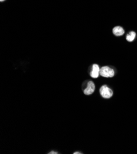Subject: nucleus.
<instances>
[{
	"instance_id": "obj_9",
	"label": "nucleus",
	"mask_w": 137,
	"mask_h": 154,
	"mask_svg": "<svg viewBox=\"0 0 137 154\" xmlns=\"http://www.w3.org/2000/svg\"><path fill=\"white\" fill-rule=\"evenodd\" d=\"M4 1H5V0H0V2H3Z\"/></svg>"
},
{
	"instance_id": "obj_5",
	"label": "nucleus",
	"mask_w": 137,
	"mask_h": 154,
	"mask_svg": "<svg viewBox=\"0 0 137 154\" xmlns=\"http://www.w3.org/2000/svg\"><path fill=\"white\" fill-rule=\"evenodd\" d=\"M113 33L116 36H121L124 35L125 30L120 26H116L113 29Z\"/></svg>"
},
{
	"instance_id": "obj_8",
	"label": "nucleus",
	"mask_w": 137,
	"mask_h": 154,
	"mask_svg": "<svg viewBox=\"0 0 137 154\" xmlns=\"http://www.w3.org/2000/svg\"><path fill=\"white\" fill-rule=\"evenodd\" d=\"M73 153H74V154H77V153H78V154H82L83 153H81V152H74Z\"/></svg>"
},
{
	"instance_id": "obj_6",
	"label": "nucleus",
	"mask_w": 137,
	"mask_h": 154,
	"mask_svg": "<svg viewBox=\"0 0 137 154\" xmlns=\"http://www.w3.org/2000/svg\"><path fill=\"white\" fill-rule=\"evenodd\" d=\"M136 34L135 32H130L127 35H126V40L128 41V42H132L135 40V38H136Z\"/></svg>"
},
{
	"instance_id": "obj_3",
	"label": "nucleus",
	"mask_w": 137,
	"mask_h": 154,
	"mask_svg": "<svg viewBox=\"0 0 137 154\" xmlns=\"http://www.w3.org/2000/svg\"><path fill=\"white\" fill-rule=\"evenodd\" d=\"M95 90V85L93 81H89L87 84L86 88L84 90V94L85 95H92Z\"/></svg>"
},
{
	"instance_id": "obj_2",
	"label": "nucleus",
	"mask_w": 137,
	"mask_h": 154,
	"mask_svg": "<svg viewBox=\"0 0 137 154\" xmlns=\"http://www.w3.org/2000/svg\"><path fill=\"white\" fill-rule=\"evenodd\" d=\"M115 75V71L113 69L108 66H104L100 68V75L105 78H112Z\"/></svg>"
},
{
	"instance_id": "obj_1",
	"label": "nucleus",
	"mask_w": 137,
	"mask_h": 154,
	"mask_svg": "<svg viewBox=\"0 0 137 154\" xmlns=\"http://www.w3.org/2000/svg\"><path fill=\"white\" fill-rule=\"evenodd\" d=\"M101 97L104 99H110L113 95V91L107 85H102L99 90Z\"/></svg>"
},
{
	"instance_id": "obj_7",
	"label": "nucleus",
	"mask_w": 137,
	"mask_h": 154,
	"mask_svg": "<svg viewBox=\"0 0 137 154\" xmlns=\"http://www.w3.org/2000/svg\"><path fill=\"white\" fill-rule=\"evenodd\" d=\"M48 153H49V154H57L58 152H55V151H51Z\"/></svg>"
},
{
	"instance_id": "obj_4",
	"label": "nucleus",
	"mask_w": 137,
	"mask_h": 154,
	"mask_svg": "<svg viewBox=\"0 0 137 154\" xmlns=\"http://www.w3.org/2000/svg\"><path fill=\"white\" fill-rule=\"evenodd\" d=\"M100 68L97 64H94L90 72V75L92 78L97 79L100 75Z\"/></svg>"
}]
</instances>
